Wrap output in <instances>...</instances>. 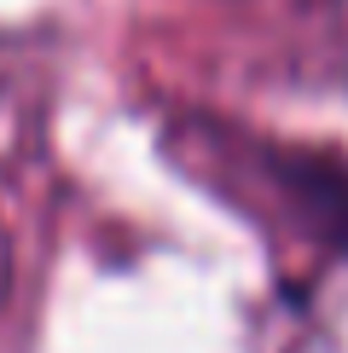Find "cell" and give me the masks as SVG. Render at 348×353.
I'll list each match as a JSON object with an SVG mask.
<instances>
[{
	"mask_svg": "<svg viewBox=\"0 0 348 353\" xmlns=\"http://www.w3.org/2000/svg\"><path fill=\"white\" fill-rule=\"evenodd\" d=\"M6 290H12V238L0 226V301H6Z\"/></svg>",
	"mask_w": 348,
	"mask_h": 353,
	"instance_id": "cell-1",
	"label": "cell"
}]
</instances>
